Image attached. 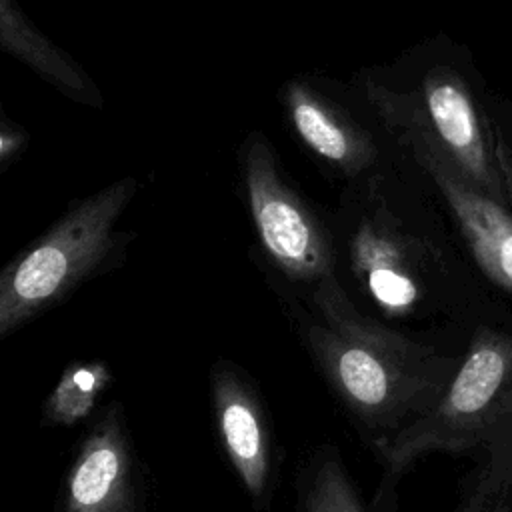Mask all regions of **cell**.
<instances>
[{"label":"cell","mask_w":512,"mask_h":512,"mask_svg":"<svg viewBox=\"0 0 512 512\" xmlns=\"http://www.w3.org/2000/svg\"><path fill=\"white\" fill-rule=\"evenodd\" d=\"M282 110L296 140L334 180L348 184L384 158L376 132L322 80L310 76L288 80L282 88Z\"/></svg>","instance_id":"5b68a950"},{"label":"cell","mask_w":512,"mask_h":512,"mask_svg":"<svg viewBox=\"0 0 512 512\" xmlns=\"http://www.w3.org/2000/svg\"><path fill=\"white\" fill-rule=\"evenodd\" d=\"M498 512H512V508H502V510H498Z\"/></svg>","instance_id":"7c38bea8"},{"label":"cell","mask_w":512,"mask_h":512,"mask_svg":"<svg viewBox=\"0 0 512 512\" xmlns=\"http://www.w3.org/2000/svg\"><path fill=\"white\" fill-rule=\"evenodd\" d=\"M64 512H136L132 452L118 408L94 424L66 482Z\"/></svg>","instance_id":"8992f818"},{"label":"cell","mask_w":512,"mask_h":512,"mask_svg":"<svg viewBox=\"0 0 512 512\" xmlns=\"http://www.w3.org/2000/svg\"><path fill=\"white\" fill-rule=\"evenodd\" d=\"M138 184L122 178L76 202L0 274V336L62 302L124 250L118 222Z\"/></svg>","instance_id":"7a4b0ae2"},{"label":"cell","mask_w":512,"mask_h":512,"mask_svg":"<svg viewBox=\"0 0 512 512\" xmlns=\"http://www.w3.org/2000/svg\"><path fill=\"white\" fill-rule=\"evenodd\" d=\"M212 394L226 454L248 494L256 500L266 488L270 470L268 434L258 402L228 366L212 370Z\"/></svg>","instance_id":"52a82bcc"},{"label":"cell","mask_w":512,"mask_h":512,"mask_svg":"<svg viewBox=\"0 0 512 512\" xmlns=\"http://www.w3.org/2000/svg\"><path fill=\"white\" fill-rule=\"evenodd\" d=\"M308 300V348L372 446L436 406L458 370L450 358L362 314L338 276Z\"/></svg>","instance_id":"6da1fadb"},{"label":"cell","mask_w":512,"mask_h":512,"mask_svg":"<svg viewBox=\"0 0 512 512\" xmlns=\"http://www.w3.org/2000/svg\"><path fill=\"white\" fill-rule=\"evenodd\" d=\"M0 44L6 54L24 62L68 98L102 108V94L88 74L20 10L16 0H0Z\"/></svg>","instance_id":"ba28073f"},{"label":"cell","mask_w":512,"mask_h":512,"mask_svg":"<svg viewBox=\"0 0 512 512\" xmlns=\"http://www.w3.org/2000/svg\"><path fill=\"white\" fill-rule=\"evenodd\" d=\"M110 382L112 372L104 362L70 364L44 402V420L60 426H72L84 420Z\"/></svg>","instance_id":"9c48e42d"},{"label":"cell","mask_w":512,"mask_h":512,"mask_svg":"<svg viewBox=\"0 0 512 512\" xmlns=\"http://www.w3.org/2000/svg\"><path fill=\"white\" fill-rule=\"evenodd\" d=\"M246 206L270 264L310 290L336 276V240L330 220L284 178L274 148L252 132L240 148Z\"/></svg>","instance_id":"277c9868"},{"label":"cell","mask_w":512,"mask_h":512,"mask_svg":"<svg viewBox=\"0 0 512 512\" xmlns=\"http://www.w3.org/2000/svg\"><path fill=\"white\" fill-rule=\"evenodd\" d=\"M512 424V338L480 330L436 406L374 444L388 478L430 452H462L492 442Z\"/></svg>","instance_id":"3957f363"},{"label":"cell","mask_w":512,"mask_h":512,"mask_svg":"<svg viewBox=\"0 0 512 512\" xmlns=\"http://www.w3.org/2000/svg\"><path fill=\"white\" fill-rule=\"evenodd\" d=\"M304 512H364L346 472L336 458L322 460L306 490Z\"/></svg>","instance_id":"30bf717a"},{"label":"cell","mask_w":512,"mask_h":512,"mask_svg":"<svg viewBox=\"0 0 512 512\" xmlns=\"http://www.w3.org/2000/svg\"><path fill=\"white\" fill-rule=\"evenodd\" d=\"M28 134L14 124L10 118H2V128H0V164L6 170L26 148Z\"/></svg>","instance_id":"8fae6325"}]
</instances>
